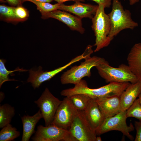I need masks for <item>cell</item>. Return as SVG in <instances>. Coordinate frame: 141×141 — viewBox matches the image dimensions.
Here are the masks:
<instances>
[{"mask_svg":"<svg viewBox=\"0 0 141 141\" xmlns=\"http://www.w3.org/2000/svg\"><path fill=\"white\" fill-rule=\"evenodd\" d=\"M131 83H120L113 82L108 84L97 89L89 87L85 81L82 79L73 88L63 90L62 96L68 97L77 94L85 95L92 98L114 95L120 96Z\"/></svg>","mask_w":141,"mask_h":141,"instance_id":"cell-1","label":"cell"},{"mask_svg":"<svg viewBox=\"0 0 141 141\" xmlns=\"http://www.w3.org/2000/svg\"><path fill=\"white\" fill-rule=\"evenodd\" d=\"M112 5L111 11L108 14L111 24L108 37L111 41L123 30H133L138 26L132 19L130 11L124 9L119 0H113Z\"/></svg>","mask_w":141,"mask_h":141,"instance_id":"cell-2","label":"cell"},{"mask_svg":"<svg viewBox=\"0 0 141 141\" xmlns=\"http://www.w3.org/2000/svg\"><path fill=\"white\" fill-rule=\"evenodd\" d=\"M98 6L96 13L91 19V27L95 36L94 45L96 46L95 52L108 46L111 41L108 37L111 28L109 17L105 12L104 6L102 4Z\"/></svg>","mask_w":141,"mask_h":141,"instance_id":"cell-3","label":"cell"},{"mask_svg":"<svg viewBox=\"0 0 141 141\" xmlns=\"http://www.w3.org/2000/svg\"><path fill=\"white\" fill-rule=\"evenodd\" d=\"M98 73L107 83H134L139 80L128 65L122 64L118 68L110 66L105 60L96 67Z\"/></svg>","mask_w":141,"mask_h":141,"instance_id":"cell-4","label":"cell"},{"mask_svg":"<svg viewBox=\"0 0 141 141\" xmlns=\"http://www.w3.org/2000/svg\"><path fill=\"white\" fill-rule=\"evenodd\" d=\"M78 66H74L65 72L61 77V81L63 84L79 83L85 77H90L91 69L96 67L105 60L103 58L96 56L88 57Z\"/></svg>","mask_w":141,"mask_h":141,"instance_id":"cell-5","label":"cell"},{"mask_svg":"<svg viewBox=\"0 0 141 141\" xmlns=\"http://www.w3.org/2000/svg\"><path fill=\"white\" fill-rule=\"evenodd\" d=\"M126 111H121L116 115L104 119L101 125L95 131L97 135H99L112 131L121 132L124 135L131 140H133V136L130 133L134 129L131 123L129 126L126 123Z\"/></svg>","mask_w":141,"mask_h":141,"instance_id":"cell-6","label":"cell"},{"mask_svg":"<svg viewBox=\"0 0 141 141\" xmlns=\"http://www.w3.org/2000/svg\"><path fill=\"white\" fill-rule=\"evenodd\" d=\"M68 130L74 141H96L95 131L91 128L83 111L78 110Z\"/></svg>","mask_w":141,"mask_h":141,"instance_id":"cell-7","label":"cell"},{"mask_svg":"<svg viewBox=\"0 0 141 141\" xmlns=\"http://www.w3.org/2000/svg\"><path fill=\"white\" fill-rule=\"evenodd\" d=\"M62 101L55 97L46 88L40 97L34 101L39 108L45 126L52 123L57 110Z\"/></svg>","mask_w":141,"mask_h":141,"instance_id":"cell-8","label":"cell"},{"mask_svg":"<svg viewBox=\"0 0 141 141\" xmlns=\"http://www.w3.org/2000/svg\"><path fill=\"white\" fill-rule=\"evenodd\" d=\"M32 139L34 141H74L68 130L52 124L45 126H38Z\"/></svg>","mask_w":141,"mask_h":141,"instance_id":"cell-9","label":"cell"},{"mask_svg":"<svg viewBox=\"0 0 141 141\" xmlns=\"http://www.w3.org/2000/svg\"><path fill=\"white\" fill-rule=\"evenodd\" d=\"M78 111L69 97H66L59 106L51 124L68 130Z\"/></svg>","mask_w":141,"mask_h":141,"instance_id":"cell-10","label":"cell"},{"mask_svg":"<svg viewBox=\"0 0 141 141\" xmlns=\"http://www.w3.org/2000/svg\"><path fill=\"white\" fill-rule=\"evenodd\" d=\"M80 60V58L77 56L64 66L50 71H44L42 70V67L40 66L39 67L36 71H34L31 69L29 70V76L27 80V82L31 83L34 89L38 88L43 82L49 80L73 63Z\"/></svg>","mask_w":141,"mask_h":141,"instance_id":"cell-11","label":"cell"},{"mask_svg":"<svg viewBox=\"0 0 141 141\" xmlns=\"http://www.w3.org/2000/svg\"><path fill=\"white\" fill-rule=\"evenodd\" d=\"M43 19L53 18L66 25L72 30L83 34L85 29L83 26L81 19L67 12L57 10L49 12L40 13Z\"/></svg>","mask_w":141,"mask_h":141,"instance_id":"cell-12","label":"cell"},{"mask_svg":"<svg viewBox=\"0 0 141 141\" xmlns=\"http://www.w3.org/2000/svg\"><path fill=\"white\" fill-rule=\"evenodd\" d=\"M104 119L121 111L120 96L114 95L95 98Z\"/></svg>","mask_w":141,"mask_h":141,"instance_id":"cell-13","label":"cell"},{"mask_svg":"<svg viewBox=\"0 0 141 141\" xmlns=\"http://www.w3.org/2000/svg\"><path fill=\"white\" fill-rule=\"evenodd\" d=\"M98 6L83 3L77 1L70 5L61 3L59 10L72 13L81 19L84 18L91 19L95 14Z\"/></svg>","mask_w":141,"mask_h":141,"instance_id":"cell-14","label":"cell"},{"mask_svg":"<svg viewBox=\"0 0 141 141\" xmlns=\"http://www.w3.org/2000/svg\"><path fill=\"white\" fill-rule=\"evenodd\" d=\"M83 112L91 128L96 131L104 119L95 98H91Z\"/></svg>","mask_w":141,"mask_h":141,"instance_id":"cell-15","label":"cell"},{"mask_svg":"<svg viewBox=\"0 0 141 141\" xmlns=\"http://www.w3.org/2000/svg\"><path fill=\"white\" fill-rule=\"evenodd\" d=\"M141 92V81L131 83L120 96L121 111H126Z\"/></svg>","mask_w":141,"mask_h":141,"instance_id":"cell-16","label":"cell"},{"mask_svg":"<svg viewBox=\"0 0 141 141\" xmlns=\"http://www.w3.org/2000/svg\"><path fill=\"white\" fill-rule=\"evenodd\" d=\"M128 65L138 80L141 81V43L135 44L127 57Z\"/></svg>","mask_w":141,"mask_h":141,"instance_id":"cell-17","label":"cell"},{"mask_svg":"<svg viewBox=\"0 0 141 141\" xmlns=\"http://www.w3.org/2000/svg\"><path fill=\"white\" fill-rule=\"evenodd\" d=\"M42 116L39 110L32 116L24 115L21 117L23 126L22 141H28L32 135L35 133L36 126Z\"/></svg>","mask_w":141,"mask_h":141,"instance_id":"cell-18","label":"cell"},{"mask_svg":"<svg viewBox=\"0 0 141 141\" xmlns=\"http://www.w3.org/2000/svg\"><path fill=\"white\" fill-rule=\"evenodd\" d=\"M15 114L14 107L8 104L0 106V128H2L10 124Z\"/></svg>","mask_w":141,"mask_h":141,"instance_id":"cell-19","label":"cell"},{"mask_svg":"<svg viewBox=\"0 0 141 141\" xmlns=\"http://www.w3.org/2000/svg\"><path fill=\"white\" fill-rule=\"evenodd\" d=\"M75 108L78 110L84 111L91 98L82 94H77L68 96Z\"/></svg>","mask_w":141,"mask_h":141,"instance_id":"cell-20","label":"cell"},{"mask_svg":"<svg viewBox=\"0 0 141 141\" xmlns=\"http://www.w3.org/2000/svg\"><path fill=\"white\" fill-rule=\"evenodd\" d=\"M19 131L9 124L2 128L0 131V141H11L19 137Z\"/></svg>","mask_w":141,"mask_h":141,"instance_id":"cell-21","label":"cell"},{"mask_svg":"<svg viewBox=\"0 0 141 141\" xmlns=\"http://www.w3.org/2000/svg\"><path fill=\"white\" fill-rule=\"evenodd\" d=\"M6 60L3 59H0V87L1 88L3 84L5 82L10 81L17 80L14 79H11L9 78V75L11 74L13 72L16 71L25 72L27 70L20 68L17 67L13 70H8L5 66V64Z\"/></svg>","mask_w":141,"mask_h":141,"instance_id":"cell-22","label":"cell"},{"mask_svg":"<svg viewBox=\"0 0 141 141\" xmlns=\"http://www.w3.org/2000/svg\"><path fill=\"white\" fill-rule=\"evenodd\" d=\"M15 7L4 4L0 5L1 18L7 22H17L14 12Z\"/></svg>","mask_w":141,"mask_h":141,"instance_id":"cell-23","label":"cell"},{"mask_svg":"<svg viewBox=\"0 0 141 141\" xmlns=\"http://www.w3.org/2000/svg\"><path fill=\"white\" fill-rule=\"evenodd\" d=\"M126 114L127 118L134 117L141 122V104L138 98L135 100L132 104L126 110Z\"/></svg>","mask_w":141,"mask_h":141,"instance_id":"cell-24","label":"cell"},{"mask_svg":"<svg viewBox=\"0 0 141 141\" xmlns=\"http://www.w3.org/2000/svg\"><path fill=\"white\" fill-rule=\"evenodd\" d=\"M36 6L37 9L40 13L49 12L59 10L61 3L52 4L49 2L33 1L32 2Z\"/></svg>","mask_w":141,"mask_h":141,"instance_id":"cell-25","label":"cell"},{"mask_svg":"<svg viewBox=\"0 0 141 141\" xmlns=\"http://www.w3.org/2000/svg\"><path fill=\"white\" fill-rule=\"evenodd\" d=\"M14 12L17 22L26 20L29 16L28 10L22 5L15 7Z\"/></svg>","mask_w":141,"mask_h":141,"instance_id":"cell-26","label":"cell"},{"mask_svg":"<svg viewBox=\"0 0 141 141\" xmlns=\"http://www.w3.org/2000/svg\"><path fill=\"white\" fill-rule=\"evenodd\" d=\"M134 128L136 131L135 141H141V122L135 121L134 123Z\"/></svg>","mask_w":141,"mask_h":141,"instance_id":"cell-27","label":"cell"},{"mask_svg":"<svg viewBox=\"0 0 141 141\" xmlns=\"http://www.w3.org/2000/svg\"><path fill=\"white\" fill-rule=\"evenodd\" d=\"M94 1L98 5H103L105 8H109L111 5L112 0H90Z\"/></svg>","mask_w":141,"mask_h":141,"instance_id":"cell-28","label":"cell"},{"mask_svg":"<svg viewBox=\"0 0 141 141\" xmlns=\"http://www.w3.org/2000/svg\"><path fill=\"white\" fill-rule=\"evenodd\" d=\"M8 3L13 7L21 5L22 4L21 0H5Z\"/></svg>","mask_w":141,"mask_h":141,"instance_id":"cell-29","label":"cell"},{"mask_svg":"<svg viewBox=\"0 0 141 141\" xmlns=\"http://www.w3.org/2000/svg\"><path fill=\"white\" fill-rule=\"evenodd\" d=\"M53 0H21L22 4L26 1H30L32 2L33 1L39 2H52Z\"/></svg>","mask_w":141,"mask_h":141,"instance_id":"cell-30","label":"cell"},{"mask_svg":"<svg viewBox=\"0 0 141 141\" xmlns=\"http://www.w3.org/2000/svg\"><path fill=\"white\" fill-rule=\"evenodd\" d=\"M55 1H56L58 3H63L64 2L69 1H84V0H54Z\"/></svg>","mask_w":141,"mask_h":141,"instance_id":"cell-31","label":"cell"},{"mask_svg":"<svg viewBox=\"0 0 141 141\" xmlns=\"http://www.w3.org/2000/svg\"><path fill=\"white\" fill-rule=\"evenodd\" d=\"M139 0H129V4L130 5H133L137 2H138Z\"/></svg>","mask_w":141,"mask_h":141,"instance_id":"cell-32","label":"cell"},{"mask_svg":"<svg viewBox=\"0 0 141 141\" xmlns=\"http://www.w3.org/2000/svg\"><path fill=\"white\" fill-rule=\"evenodd\" d=\"M4 94L2 92L0 93V102L1 103L4 99Z\"/></svg>","mask_w":141,"mask_h":141,"instance_id":"cell-33","label":"cell"},{"mask_svg":"<svg viewBox=\"0 0 141 141\" xmlns=\"http://www.w3.org/2000/svg\"><path fill=\"white\" fill-rule=\"evenodd\" d=\"M96 140V141H101L102 140L100 136L97 137Z\"/></svg>","mask_w":141,"mask_h":141,"instance_id":"cell-34","label":"cell"},{"mask_svg":"<svg viewBox=\"0 0 141 141\" xmlns=\"http://www.w3.org/2000/svg\"><path fill=\"white\" fill-rule=\"evenodd\" d=\"M138 99L139 100L140 103L141 104V92L138 97Z\"/></svg>","mask_w":141,"mask_h":141,"instance_id":"cell-35","label":"cell"}]
</instances>
